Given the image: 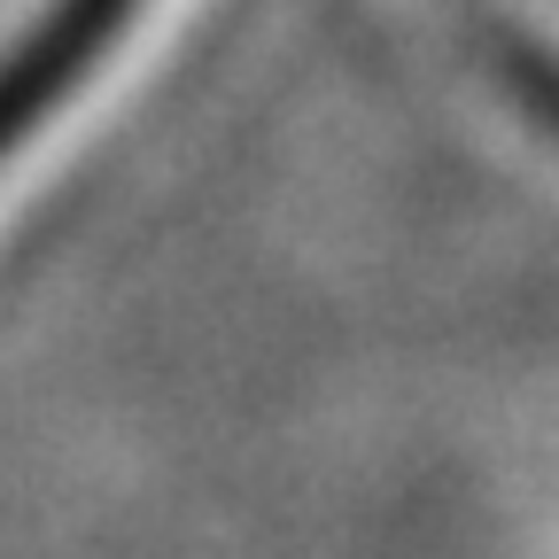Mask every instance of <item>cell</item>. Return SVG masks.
Instances as JSON below:
<instances>
[{
	"label": "cell",
	"mask_w": 559,
	"mask_h": 559,
	"mask_svg": "<svg viewBox=\"0 0 559 559\" xmlns=\"http://www.w3.org/2000/svg\"><path fill=\"white\" fill-rule=\"evenodd\" d=\"M234 0H32L0 24V257L55 218Z\"/></svg>",
	"instance_id": "cell-1"
}]
</instances>
